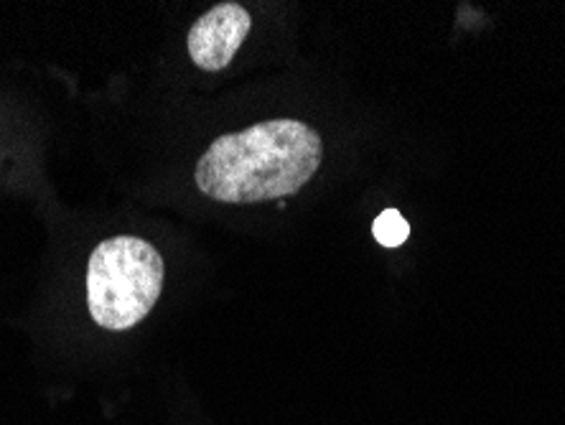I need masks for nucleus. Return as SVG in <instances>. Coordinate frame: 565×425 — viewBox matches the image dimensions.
Returning <instances> with one entry per match:
<instances>
[{
	"label": "nucleus",
	"mask_w": 565,
	"mask_h": 425,
	"mask_svg": "<svg viewBox=\"0 0 565 425\" xmlns=\"http://www.w3.org/2000/svg\"><path fill=\"white\" fill-rule=\"evenodd\" d=\"M323 161L321 136L301 120H265L220 136L199 158L194 179L204 196L257 204L296 194Z\"/></svg>",
	"instance_id": "obj_1"
},
{
	"label": "nucleus",
	"mask_w": 565,
	"mask_h": 425,
	"mask_svg": "<svg viewBox=\"0 0 565 425\" xmlns=\"http://www.w3.org/2000/svg\"><path fill=\"white\" fill-rule=\"evenodd\" d=\"M161 290L163 257L146 240L110 237L89 255L87 306L103 329H132L153 311Z\"/></svg>",
	"instance_id": "obj_2"
},
{
	"label": "nucleus",
	"mask_w": 565,
	"mask_h": 425,
	"mask_svg": "<svg viewBox=\"0 0 565 425\" xmlns=\"http://www.w3.org/2000/svg\"><path fill=\"white\" fill-rule=\"evenodd\" d=\"M250 29V13L239 3H220L210 8L189 31L186 46L191 62L204 72L227 70Z\"/></svg>",
	"instance_id": "obj_3"
},
{
	"label": "nucleus",
	"mask_w": 565,
	"mask_h": 425,
	"mask_svg": "<svg viewBox=\"0 0 565 425\" xmlns=\"http://www.w3.org/2000/svg\"><path fill=\"white\" fill-rule=\"evenodd\" d=\"M372 235L382 247H401L411 237V224L397 210H385L372 224Z\"/></svg>",
	"instance_id": "obj_4"
}]
</instances>
